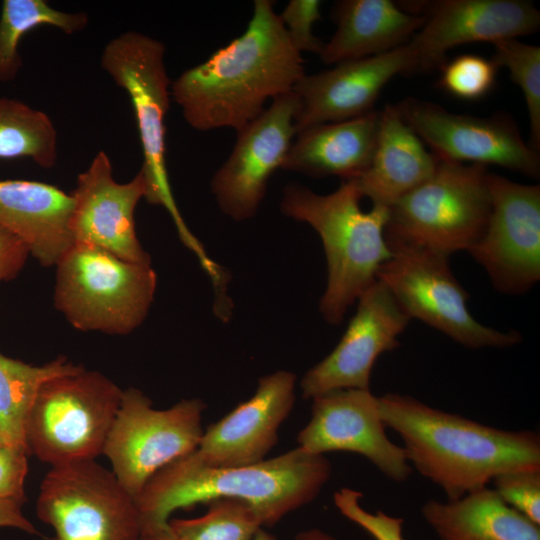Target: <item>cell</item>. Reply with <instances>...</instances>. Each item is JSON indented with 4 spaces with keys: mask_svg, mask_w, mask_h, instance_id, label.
Segmentation results:
<instances>
[{
    "mask_svg": "<svg viewBox=\"0 0 540 540\" xmlns=\"http://www.w3.org/2000/svg\"><path fill=\"white\" fill-rule=\"evenodd\" d=\"M305 75L274 2L255 0L246 30L204 62L185 70L170 94L195 130L233 128L257 118L268 100L292 92Z\"/></svg>",
    "mask_w": 540,
    "mask_h": 540,
    "instance_id": "cell-1",
    "label": "cell"
},
{
    "mask_svg": "<svg viewBox=\"0 0 540 540\" xmlns=\"http://www.w3.org/2000/svg\"><path fill=\"white\" fill-rule=\"evenodd\" d=\"M386 428L403 441L406 458L447 500L486 487L509 471L540 468V437L488 426L399 393L378 397Z\"/></svg>",
    "mask_w": 540,
    "mask_h": 540,
    "instance_id": "cell-2",
    "label": "cell"
},
{
    "mask_svg": "<svg viewBox=\"0 0 540 540\" xmlns=\"http://www.w3.org/2000/svg\"><path fill=\"white\" fill-rule=\"evenodd\" d=\"M332 474L325 455L299 447L245 466L214 467L194 451L160 469L135 497L141 528L167 524L178 509L218 499L250 505L271 527L317 498Z\"/></svg>",
    "mask_w": 540,
    "mask_h": 540,
    "instance_id": "cell-3",
    "label": "cell"
},
{
    "mask_svg": "<svg viewBox=\"0 0 540 540\" xmlns=\"http://www.w3.org/2000/svg\"><path fill=\"white\" fill-rule=\"evenodd\" d=\"M354 180L342 181L332 193L317 194L299 184L283 190L284 215L309 224L320 236L327 263L326 289L319 302L322 317L339 325L348 308L377 279L392 256L385 238L387 207L364 211Z\"/></svg>",
    "mask_w": 540,
    "mask_h": 540,
    "instance_id": "cell-4",
    "label": "cell"
},
{
    "mask_svg": "<svg viewBox=\"0 0 540 540\" xmlns=\"http://www.w3.org/2000/svg\"><path fill=\"white\" fill-rule=\"evenodd\" d=\"M488 167L439 159L432 175L389 209L390 248H418L450 257L474 246L491 210Z\"/></svg>",
    "mask_w": 540,
    "mask_h": 540,
    "instance_id": "cell-5",
    "label": "cell"
},
{
    "mask_svg": "<svg viewBox=\"0 0 540 540\" xmlns=\"http://www.w3.org/2000/svg\"><path fill=\"white\" fill-rule=\"evenodd\" d=\"M55 266L54 305L74 328L127 335L145 320L157 287L151 264L72 243Z\"/></svg>",
    "mask_w": 540,
    "mask_h": 540,
    "instance_id": "cell-6",
    "label": "cell"
},
{
    "mask_svg": "<svg viewBox=\"0 0 540 540\" xmlns=\"http://www.w3.org/2000/svg\"><path fill=\"white\" fill-rule=\"evenodd\" d=\"M122 394L108 377L85 368L47 380L25 422L29 454L52 467L95 460L103 454Z\"/></svg>",
    "mask_w": 540,
    "mask_h": 540,
    "instance_id": "cell-7",
    "label": "cell"
},
{
    "mask_svg": "<svg viewBox=\"0 0 540 540\" xmlns=\"http://www.w3.org/2000/svg\"><path fill=\"white\" fill-rule=\"evenodd\" d=\"M162 42L136 31L109 41L101 55V67L123 88L132 103L143 152L140 171L146 183V201L163 206L171 215L182 240L200 250L174 200L166 166L165 118L170 104V80Z\"/></svg>",
    "mask_w": 540,
    "mask_h": 540,
    "instance_id": "cell-8",
    "label": "cell"
},
{
    "mask_svg": "<svg viewBox=\"0 0 540 540\" xmlns=\"http://www.w3.org/2000/svg\"><path fill=\"white\" fill-rule=\"evenodd\" d=\"M205 409L192 398L159 410L141 390H123L103 454L127 492L135 498L160 469L197 449Z\"/></svg>",
    "mask_w": 540,
    "mask_h": 540,
    "instance_id": "cell-9",
    "label": "cell"
},
{
    "mask_svg": "<svg viewBox=\"0 0 540 540\" xmlns=\"http://www.w3.org/2000/svg\"><path fill=\"white\" fill-rule=\"evenodd\" d=\"M36 515L54 529L51 540H140L135 498L95 460L52 467L40 485Z\"/></svg>",
    "mask_w": 540,
    "mask_h": 540,
    "instance_id": "cell-10",
    "label": "cell"
},
{
    "mask_svg": "<svg viewBox=\"0 0 540 540\" xmlns=\"http://www.w3.org/2000/svg\"><path fill=\"white\" fill-rule=\"evenodd\" d=\"M377 279L405 313L469 349L507 348L519 344V332L478 322L469 312L468 293L452 273L449 257L418 248L392 249Z\"/></svg>",
    "mask_w": 540,
    "mask_h": 540,
    "instance_id": "cell-11",
    "label": "cell"
},
{
    "mask_svg": "<svg viewBox=\"0 0 540 540\" xmlns=\"http://www.w3.org/2000/svg\"><path fill=\"white\" fill-rule=\"evenodd\" d=\"M397 108L406 123L439 159L495 165L530 178L540 175V157L510 116L459 114L426 100L408 97Z\"/></svg>",
    "mask_w": 540,
    "mask_h": 540,
    "instance_id": "cell-12",
    "label": "cell"
},
{
    "mask_svg": "<svg viewBox=\"0 0 540 540\" xmlns=\"http://www.w3.org/2000/svg\"><path fill=\"white\" fill-rule=\"evenodd\" d=\"M491 210L468 252L503 294L528 292L540 279V186L489 172Z\"/></svg>",
    "mask_w": 540,
    "mask_h": 540,
    "instance_id": "cell-13",
    "label": "cell"
},
{
    "mask_svg": "<svg viewBox=\"0 0 540 540\" xmlns=\"http://www.w3.org/2000/svg\"><path fill=\"white\" fill-rule=\"evenodd\" d=\"M298 109L294 91L281 95L237 132L232 152L211 180V191L223 214L234 221L256 214L269 178L281 168L296 135Z\"/></svg>",
    "mask_w": 540,
    "mask_h": 540,
    "instance_id": "cell-14",
    "label": "cell"
},
{
    "mask_svg": "<svg viewBox=\"0 0 540 540\" xmlns=\"http://www.w3.org/2000/svg\"><path fill=\"white\" fill-rule=\"evenodd\" d=\"M311 418L297 443L309 454L345 451L359 454L394 482L409 479L413 468L402 446L393 443L370 389H339L314 397Z\"/></svg>",
    "mask_w": 540,
    "mask_h": 540,
    "instance_id": "cell-15",
    "label": "cell"
},
{
    "mask_svg": "<svg viewBox=\"0 0 540 540\" xmlns=\"http://www.w3.org/2000/svg\"><path fill=\"white\" fill-rule=\"evenodd\" d=\"M358 305L341 340L303 376L304 399L339 389H370L380 355L400 346L399 336L411 318L378 279L357 299Z\"/></svg>",
    "mask_w": 540,
    "mask_h": 540,
    "instance_id": "cell-16",
    "label": "cell"
},
{
    "mask_svg": "<svg viewBox=\"0 0 540 540\" xmlns=\"http://www.w3.org/2000/svg\"><path fill=\"white\" fill-rule=\"evenodd\" d=\"M425 21L411 38L419 71L441 67L445 54L474 42L495 43L535 33L540 12L524 0H440L410 4Z\"/></svg>",
    "mask_w": 540,
    "mask_h": 540,
    "instance_id": "cell-17",
    "label": "cell"
},
{
    "mask_svg": "<svg viewBox=\"0 0 540 540\" xmlns=\"http://www.w3.org/2000/svg\"><path fill=\"white\" fill-rule=\"evenodd\" d=\"M109 156L99 151L88 168L77 177L71 196L70 232L73 243L87 244L139 264H151L135 230L134 214L145 198L146 183L139 171L132 180L113 178Z\"/></svg>",
    "mask_w": 540,
    "mask_h": 540,
    "instance_id": "cell-18",
    "label": "cell"
},
{
    "mask_svg": "<svg viewBox=\"0 0 540 540\" xmlns=\"http://www.w3.org/2000/svg\"><path fill=\"white\" fill-rule=\"evenodd\" d=\"M418 71V58L408 42L383 54L340 62L331 69L305 74L293 89L299 100L296 133L373 111L386 84L398 75Z\"/></svg>",
    "mask_w": 540,
    "mask_h": 540,
    "instance_id": "cell-19",
    "label": "cell"
},
{
    "mask_svg": "<svg viewBox=\"0 0 540 540\" xmlns=\"http://www.w3.org/2000/svg\"><path fill=\"white\" fill-rule=\"evenodd\" d=\"M296 375L280 370L261 377L248 400L203 432L197 458L214 467L256 464L278 441L280 426L295 404Z\"/></svg>",
    "mask_w": 540,
    "mask_h": 540,
    "instance_id": "cell-20",
    "label": "cell"
},
{
    "mask_svg": "<svg viewBox=\"0 0 540 540\" xmlns=\"http://www.w3.org/2000/svg\"><path fill=\"white\" fill-rule=\"evenodd\" d=\"M71 195L32 180H0V227L18 237L45 267L72 245Z\"/></svg>",
    "mask_w": 540,
    "mask_h": 540,
    "instance_id": "cell-21",
    "label": "cell"
},
{
    "mask_svg": "<svg viewBox=\"0 0 540 540\" xmlns=\"http://www.w3.org/2000/svg\"><path fill=\"white\" fill-rule=\"evenodd\" d=\"M438 161L397 106L388 104L380 110L371 162L354 181L362 197L369 198L372 205L389 208L429 178Z\"/></svg>",
    "mask_w": 540,
    "mask_h": 540,
    "instance_id": "cell-22",
    "label": "cell"
},
{
    "mask_svg": "<svg viewBox=\"0 0 540 540\" xmlns=\"http://www.w3.org/2000/svg\"><path fill=\"white\" fill-rule=\"evenodd\" d=\"M380 111L338 122L323 123L296 133L281 169L320 178L357 179L369 166Z\"/></svg>",
    "mask_w": 540,
    "mask_h": 540,
    "instance_id": "cell-23",
    "label": "cell"
},
{
    "mask_svg": "<svg viewBox=\"0 0 540 540\" xmlns=\"http://www.w3.org/2000/svg\"><path fill=\"white\" fill-rule=\"evenodd\" d=\"M336 31L319 57L325 64L386 53L408 43L425 21L391 0H342L335 3Z\"/></svg>",
    "mask_w": 540,
    "mask_h": 540,
    "instance_id": "cell-24",
    "label": "cell"
},
{
    "mask_svg": "<svg viewBox=\"0 0 540 540\" xmlns=\"http://www.w3.org/2000/svg\"><path fill=\"white\" fill-rule=\"evenodd\" d=\"M421 514L439 540H540V525L488 486L455 500L430 499Z\"/></svg>",
    "mask_w": 540,
    "mask_h": 540,
    "instance_id": "cell-25",
    "label": "cell"
},
{
    "mask_svg": "<svg viewBox=\"0 0 540 540\" xmlns=\"http://www.w3.org/2000/svg\"><path fill=\"white\" fill-rule=\"evenodd\" d=\"M83 368L64 356L43 365H32L0 353V434L6 444L28 451L25 422L38 390L53 377Z\"/></svg>",
    "mask_w": 540,
    "mask_h": 540,
    "instance_id": "cell-26",
    "label": "cell"
},
{
    "mask_svg": "<svg viewBox=\"0 0 540 540\" xmlns=\"http://www.w3.org/2000/svg\"><path fill=\"white\" fill-rule=\"evenodd\" d=\"M88 23L84 12H64L45 0H4L0 13V82L13 80L22 67V37L40 26H52L71 35Z\"/></svg>",
    "mask_w": 540,
    "mask_h": 540,
    "instance_id": "cell-27",
    "label": "cell"
},
{
    "mask_svg": "<svg viewBox=\"0 0 540 540\" xmlns=\"http://www.w3.org/2000/svg\"><path fill=\"white\" fill-rule=\"evenodd\" d=\"M30 158L42 168L57 161V131L43 111L0 98V159Z\"/></svg>",
    "mask_w": 540,
    "mask_h": 540,
    "instance_id": "cell-28",
    "label": "cell"
},
{
    "mask_svg": "<svg viewBox=\"0 0 540 540\" xmlns=\"http://www.w3.org/2000/svg\"><path fill=\"white\" fill-rule=\"evenodd\" d=\"M208 505V511L202 516L169 519L178 540H254L263 527L256 512L245 502L218 499Z\"/></svg>",
    "mask_w": 540,
    "mask_h": 540,
    "instance_id": "cell-29",
    "label": "cell"
},
{
    "mask_svg": "<svg viewBox=\"0 0 540 540\" xmlns=\"http://www.w3.org/2000/svg\"><path fill=\"white\" fill-rule=\"evenodd\" d=\"M492 58L504 66L511 80L521 89L529 118L530 146L540 149V47L519 39L500 40L492 44Z\"/></svg>",
    "mask_w": 540,
    "mask_h": 540,
    "instance_id": "cell-30",
    "label": "cell"
},
{
    "mask_svg": "<svg viewBox=\"0 0 540 540\" xmlns=\"http://www.w3.org/2000/svg\"><path fill=\"white\" fill-rule=\"evenodd\" d=\"M440 68L441 88L465 100L485 96L492 89L499 69L493 59L475 54L460 55Z\"/></svg>",
    "mask_w": 540,
    "mask_h": 540,
    "instance_id": "cell-31",
    "label": "cell"
},
{
    "mask_svg": "<svg viewBox=\"0 0 540 540\" xmlns=\"http://www.w3.org/2000/svg\"><path fill=\"white\" fill-rule=\"evenodd\" d=\"M491 483L503 502L540 525V468L502 473Z\"/></svg>",
    "mask_w": 540,
    "mask_h": 540,
    "instance_id": "cell-32",
    "label": "cell"
},
{
    "mask_svg": "<svg viewBox=\"0 0 540 540\" xmlns=\"http://www.w3.org/2000/svg\"><path fill=\"white\" fill-rule=\"evenodd\" d=\"M362 498V492L348 487L340 488L333 495L339 512L365 530L374 540H405L402 518L383 511L369 512L362 507Z\"/></svg>",
    "mask_w": 540,
    "mask_h": 540,
    "instance_id": "cell-33",
    "label": "cell"
},
{
    "mask_svg": "<svg viewBox=\"0 0 540 540\" xmlns=\"http://www.w3.org/2000/svg\"><path fill=\"white\" fill-rule=\"evenodd\" d=\"M321 5L319 0H291L278 14L292 46L300 54L320 55L323 50L325 43L313 33L314 23L321 19Z\"/></svg>",
    "mask_w": 540,
    "mask_h": 540,
    "instance_id": "cell-34",
    "label": "cell"
},
{
    "mask_svg": "<svg viewBox=\"0 0 540 540\" xmlns=\"http://www.w3.org/2000/svg\"><path fill=\"white\" fill-rule=\"evenodd\" d=\"M29 452L17 446L5 445L0 448V500L24 504V491L28 473Z\"/></svg>",
    "mask_w": 540,
    "mask_h": 540,
    "instance_id": "cell-35",
    "label": "cell"
},
{
    "mask_svg": "<svg viewBox=\"0 0 540 540\" xmlns=\"http://www.w3.org/2000/svg\"><path fill=\"white\" fill-rule=\"evenodd\" d=\"M29 255L27 246L18 237L0 227V282L14 279Z\"/></svg>",
    "mask_w": 540,
    "mask_h": 540,
    "instance_id": "cell-36",
    "label": "cell"
},
{
    "mask_svg": "<svg viewBox=\"0 0 540 540\" xmlns=\"http://www.w3.org/2000/svg\"><path fill=\"white\" fill-rule=\"evenodd\" d=\"M24 504L0 500V528H15L31 535H38L35 526L23 514Z\"/></svg>",
    "mask_w": 540,
    "mask_h": 540,
    "instance_id": "cell-37",
    "label": "cell"
},
{
    "mask_svg": "<svg viewBox=\"0 0 540 540\" xmlns=\"http://www.w3.org/2000/svg\"><path fill=\"white\" fill-rule=\"evenodd\" d=\"M169 522V521H168ZM140 540H178L172 532L169 523L158 526L141 528Z\"/></svg>",
    "mask_w": 540,
    "mask_h": 540,
    "instance_id": "cell-38",
    "label": "cell"
},
{
    "mask_svg": "<svg viewBox=\"0 0 540 540\" xmlns=\"http://www.w3.org/2000/svg\"><path fill=\"white\" fill-rule=\"evenodd\" d=\"M294 540H338L334 536L318 529L311 528L299 532Z\"/></svg>",
    "mask_w": 540,
    "mask_h": 540,
    "instance_id": "cell-39",
    "label": "cell"
},
{
    "mask_svg": "<svg viewBox=\"0 0 540 540\" xmlns=\"http://www.w3.org/2000/svg\"><path fill=\"white\" fill-rule=\"evenodd\" d=\"M254 540H278L273 534L268 532L265 528H260L255 537Z\"/></svg>",
    "mask_w": 540,
    "mask_h": 540,
    "instance_id": "cell-40",
    "label": "cell"
},
{
    "mask_svg": "<svg viewBox=\"0 0 540 540\" xmlns=\"http://www.w3.org/2000/svg\"><path fill=\"white\" fill-rule=\"evenodd\" d=\"M7 445L6 442L4 441L2 435L0 434V448H2L3 446Z\"/></svg>",
    "mask_w": 540,
    "mask_h": 540,
    "instance_id": "cell-41",
    "label": "cell"
}]
</instances>
